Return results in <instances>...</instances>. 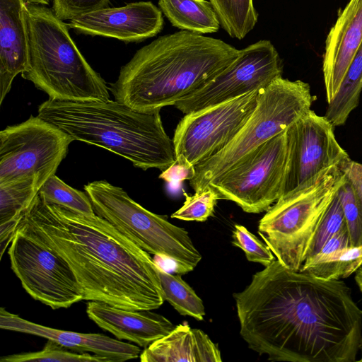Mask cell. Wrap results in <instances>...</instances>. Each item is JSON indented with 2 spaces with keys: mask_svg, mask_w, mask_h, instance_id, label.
<instances>
[{
  "mask_svg": "<svg viewBox=\"0 0 362 362\" xmlns=\"http://www.w3.org/2000/svg\"><path fill=\"white\" fill-rule=\"evenodd\" d=\"M240 334L270 361L354 362L362 310L341 280H324L277 259L233 294Z\"/></svg>",
  "mask_w": 362,
  "mask_h": 362,
  "instance_id": "obj_1",
  "label": "cell"
},
{
  "mask_svg": "<svg viewBox=\"0 0 362 362\" xmlns=\"http://www.w3.org/2000/svg\"><path fill=\"white\" fill-rule=\"evenodd\" d=\"M18 228L68 262L85 300L131 310H153L165 300L156 261L96 214L48 203L38 192Z\"/></svg>",
  "mask_w": 362,
  "mask_h": 362,
  "instance_id": "obj_2",
  "label": "cell"
},
{
  "mask_svg": "<svg viewBox=\"0 0 362 362\" xmlns=\"http://www.w3.org/2000/svg\"><path fill=\"white\" fill-rule=\"evenodd\" d=\"M240 51L221 40L180 30L139 49L108 88L115 100L135 110H160L201 89Z\"/></svg>",
  "mask_w": 362,
  "mask_h": 362,
  "instance_id": "obj_3",
  "label": "cell"
},
{
  "mask_svg": "<svg viewBox=\"0 0 362 362\" xmlns=\"http://www.w3.org/2000/svg\"><path fill=\"white\" fill-rule=\"evenodd\" d=\"M160 110L140 112L115 100L69 101L48 99L37 116L74 141L110 151L134 166L161 172L176 160L173 140L166 134Z\"/></svg>",
  "mask_w": 362,
  "mask_h": 362,
  "instance_id": "obj_4",
  "label": "cell"
},
{
  "mask_svg": "<svg viewBox=\"0 0 362 362\" xmlns=\"http://www.w3.org/2000/svg\"><path fill=\"white\" fill-rule=\"evenodd\" d=\"M29 62L23 78L49 99L106 101L109 88L93 69L69 35L68 25L52 9L25 3Z\"/></svg>",
  "mask_w": 362,
  "mask_h": 362,
  "instance_id": "obj_5",
  "label": "cell"
},
{
  "mask_svg": "<svg viewBox=\"0 0 362 362\" xmlns=\"http://www.w3.org/2000/svg\"><path fill=\"white\" fill-rule=\"evenodd\" d=\"M316 96L300 80L279 76L259 91L257 106L233 139L221 151L195 166L189 180L194 192L209 185L259 146L286 130L311 110Z\"/></svg>",
  "mask_w": 362,
  "mask_h": 362,
  "instance_id": "obj_6",
  "label": "cell"
},
{
  "mask_svg": "<svg viewBox=\"0 0 362 362\" xmlns=\"http://www.w3.org/2000/svg\"><path fill=\"white\" fill-rule=\"evenodd\" d=\"M95 213L105 218L143 250L173 265V272H192L202 259L188 232L134 201L121 187L105 180L84 186Z\"/></svg>",
  "mask_w": 362,
  "mask_h": 362,
  "instance_id": "obj_7",
  "label": "cell"
},
{
  "mask_svg": "<svg viewBox=\"0 0 362 362\" xmlns=\"http://www.w3.org/2000/svg\"><path fill=\"white\" fill-rule=\"evenodd\" d=\"M339 164L322 171L303 188L279 198L259 222V235L276 259L290 269L300 270L325 211L346 180Z\"/></svg>",
  "mask_w": 362,
  "mask_h": 362,
  "instance_id": "obj_8",
  "label": "cell"
},
{
  "mask_svg": "<svg viewBox=\"0 0 362 362\" xmlns=\"http://www.w3.org/2000/svg\"><path fill=\"white\" fill-rule=\"evenodd\" d=\"M286 130L272 138L214 180L221 195L245 212L267 211L281 197L286 168Z\"/></svg>",
  "mask_w": 362,
  "mask_h": 362,
  "instance_id": "obj_9",
  "label": "cell"
},
{
  "mask_svg": "<svg viewBox=\"0 0 362 362\" xmlns=\"http://www.w3.org/2000/svg\"><path fill=\"white\" fill-rule=\"evenodd\" d=\"M74 139L38 116L0 132V185L54 175Z\"/></svg>",
  "mask_w": 362,
  "mask_h": 362,
  "instance_id": "obj_10",
  "label": "cell"
},
{
  "mask_svg": "<svg viewBox=\"0 0 362 362\" xmlns=\"http://www.w3.org/2000/svg\"><path fill=\"white\" fill-rule=\"evenodd\" d=\"M8 254L13 272L35 300L54 310L83 300L82 288L68 262L34 236L18 228Z\"/></svg>",
  "mask_w": 362,
  "mask_h": 362,
  "instance_id": "obj_11",
  "label": "cell"
},
{
  "mask_svg": "<svg viewBox=\"0 0 362 362\" xmlns=\"http://www.w3.org/2000/svg\"><path fill=\"white\" fill-rule=\"evenodd\" d=\"M282 71L276 49L269 40H262L240 49L228 67L175 106L185 115L197 112L260 90L282 76Z\"/></svg>",
  "mask_w": 362,
  "mask_h": 362,
  "instance_id": "obj_12",
  "label": "cell"
},
{
  "mask_svg": "<svg viewBox=\"0 0 362 362\" xmlns=\"http://www.w3.org/2000/svg\"><path fill=\"white\" fill-rule=\"evenodd\" d=\"M259 91L185 115L173 139L176 156L196 166L221 151L252 114Z\"/></svg>",
  "mask_w": 362,
  "mask_h": 362,
  "instance_id": "obj_13",
  "label": "cell"
},
{
  "mask_svg": "<svg viewBox=\"0 0 362 362\" xmlns=\"http://www.w3.org/2000/svg\"><path fill=\"white\" fill-rule=\"evenodd\" d=\"M334 127L325 116L311 110L286 129L288 157L280 198L303 188L349 157L337 142Z\"/></svg>",
  "mask_w": 362,
  "mask_h": 362,
  "instance_id": "obj_14",
  "label": "cell"
},
{
  "mask_svg": "<svg viewBox=\"0 0 362 362\" xmlns=\"http://www.w3.org/2000/svg\"><path fill=\"white\" fill-rule=\"evenodd\" d=\"M162 11L151 1L104 8L70 21L68 27L90 35H100L124 42L144 40L163 28Z\"/></svg>",
  "mask_w": 362,
  "mask_h": 362,
  "instance_id": "obj_15",
  "label": "cell"
},
{
  "mask_svg": "<svg viewBox=\"0 0 362 362\" xmlns=\"http://www.w3.org/2000/svg\"><path fill=\"white\" fill-rule=\"evenodd\" d=\"M362 44V0H349L338 11L323 54L322 71L327 103H330Z\"/></svg>",
  "mask_w": 362,
  "mask_h": 362,
  "instance_id": "obj_16",
  "label": "cell"
},
{
  "mask_svg": "<svg viewBox=\"0 0 362 362\" xmlns=\"http://www.w3.org/2000/svg\"><path fill=\"white\" fill-rule=\"evenodd\" d=\"M0 328L35 335L52 340L71 351L91 353L107 358L110 362H124L138 358L139 346L95 333H79L46 327L28 321L1 307Z\"/></svg>",
  "mask_w": 362,
  "mask_h": 362,
  "instance_id": "obj_17",
  "label": "cell"
},
{
  "mask_svg": "<svg viewBox=\"0 0 362 362\" xmlns=\"http://www.w3.org/2000/svg\"><path fill=\"white\" fill-rule=\"evenodd\" d=\"M151 310H125L100 301H90L86 307L88 317L98 327L119 340L144 348L168 334L176 326Z\"/></svg>",
  "mask_w": 362,
  "mask_h": 362,
  "instance_id": "obj_18",
  "label": "cell"
},
{
  "mask_svg": "<svg viewBox=\"0 0 362 362\" xmlns=\"http://www.w3.org/2000/svg\"><path fill=\"white\" fill-rule=\"evenodd\" d=\"M24 0H0V104L14 78L26 71L29 39Z\"/></svg>",
  "mask_w": 362,
  "mask_h": 362,
  "instance_id": "obj_19",
  "label": "cell"
},
{
  "mask_svg": "<svg viewBox=\"0 0 362 362\" xmlns=\"http://www.w3.org/2000/svg\"><path fill=\"white\" fill-rule=\"evenodd\" d=\"M141 362H221L218 346L202 330L180 324L144 348Z\"/></svg>",
  "mask_w": 362,
  "mask_h": 362,
  "instance_id": "obj_20",
  "label": "cell"
},
{
  "mask_svg": "<svg viewBox=\"0 0 362 362\" xmlns=\"http://www.w3.org/2000/svg\"><path fill=\"white\" fill-rule=\"evenodd\" d=\"M158 5L171 24L197 34L216 33L220 21L211 3L207 0H158Z\"/></svg>",
  "mask_w": 362,
  "mask_h": 362,
  "instance_id": "obj_21",
  "label": "cell"
},
{
  "mask_svg": "<svg viewBox=\"0 0 362 362\" xmlns=\"http://www.w3.org/2000/svg\"><path fill=\"white\" fill-rule=\"evenodd\" d=\"M362 92V44L352 60L339 90L327 103L325 117L334 126L344 125L359 104Z\"/></svg>",
  "mask_w": 362,
  "mask_h": 362,
  "instance_id": "obj_22",
  "label": "cell"
},
{
  "mask_svg": "<svg viewBox=\"0 0 362 362\" xmlns=\"http://www.w3.org/2000/svg\"><path fill=\"white\" fill-rule=\"evenodd\" d=\"M362 266V246L348 247L307 258L300 270L324 280L347 278Z\"/></svg>",
  "mask_w": 362,
  "mask_h": 362,
  "instance_id": "obj_23",
  "label": "cell"
},
{
  "mask_svg": "<svg viewBox=\"0 0 362 362\" xmlns=\"http://www.w3.org/2000/svg\"><path fill=\"white\" fill-rule=\"evenodd\" d=\"M156 264L165 300L180 314L202 320L205 315L202 300L181 278L180 274H172L158 263Z\"/></svg>",
  "mask_w": 362,
  "mask_h": 362,
  "instance_id": "obj_24",
  "label": "cell"
},
{
  "mask_svg": "<svg viewBox=\"0 0 362 362\" xmlns=\"http://www.w3.org/2000/svg\"><path fill=\"white\" fill-rule=\"evenodd\" d=\"M222 28L233 38L243 40L255 26L258 13L253 0H209Z\"/></svg>",
  "mask_w": 362,
  "mask_h": 362,
  "instance_id": "obj_25",
  "label": "cell"
},
{
  "mask_svg": "<svg viewBox=\"0 0 362 362\" xmlns=\"http://www.w3.org/2000/svg\"><path fill=\"white\" fill-rule=\"evenodd\" d=\"M41 186L38 176L0 185V223L22 218Z\"/></svg>",
  "mask_w": 362,
  "mask_h": 362,
  "instance_id": "obj_26",
  "label": "cell"
},
{
  "mask_svg": "<svg viewBox=\"0 0 362 362\" xmlns=\"http://www.w3.org/2000/svg\"><path fill=\"white\" fill-rule=\"evenodd\" d=\"M39 193L48 203L59 205L77 213L95 214L86 192L70 187L55 174L44 182Z\"/></svg>",
  "mask_w": 362,
  "mask_h": 362,
  "instance_id": "obj_27",
  "label": "cell"
},
{
  "mask_svg": "<svg viewBox=\"0 0 362 362\" xmlns=\"http://www.w3.org/2000/svg\"><path fill=\"white\" fill-rule=\"evenodd\" d=\"M71 349L47 339L43 349L35 352L2 356L1 362H110L104 356L91 353L70 351Z\"/></svg>",
  "mask_w": 362,
  "mask_h": 362,
  "instance_id": "obj_28",
  "label": "cell"
},
{
  "mask_svg": "<svg viewBox=\"0 0 362 362\" xmlns=\"http://www.w3.org/2000/svg\"><path fill=\"white\" fill-rule=\"evenodd\" d=\"M185 200L182 206L171 217L183 221L203 222L213 216L217 201L221 199L218 192L211 185L194 192L193 195L183 192Z\"/></svg>",
  "mask_w": 362,
  "mask_h": 362,
  "instance_id": "obj_29",
  "label": "cell"
},
{
  "mask_svg": "<svg viewBox=\"0 0 362 362\" xmlns=\"http://www.w3.org/2000/svg\"><path fill=\"white\" fill-rule=\"evenodd\" d=\"M345 226V217L337 191L312 238L305 255V259L318 254L325 244Z\"/></svg>",
  "mask_w": 362,
  "mask_h": 362,
  "instance_id": "obj_30",
  "label": "cell"
},
{
  "mask_svg": "<svg viewBox=\"0 0 362 362\" xmlns=\"http://www.w3.org/2000/svg\"><path fill=\"white\" fill-rule=\"evenodd\" d=\"M346 178V177H345ZM351 247L362 246V204L346 179L338 190Z\"/></svg>",
  "mask_w": 362,
  "mask_h": 362,
  "instance_id": "obj_31",
  "label": "cell"
},
{
  "mask_svg": "<svg viewBox=\"0 0 362 362\" xmlns=\"http://www.w3.org/2000/svg\"><path fill=\"white\" fill-rule=\"evenodd\" d=\"M232 243L244 251L250 262H258L267 267L275 259L273 252L266 243H263L242 225L234 226Z\"/></svg>",
  "mask_w": 362,
  "mask_h": 362,
  "instance_id": "obj_32",
  "label": "cell"
},
{
  "mask_svg": "<svg viewBox=\"0 0 362 362\" xmlns=\"http://www.w3.org/2000/svg\"><path fill=\"white\" fill-rule=\"evenodd\" d=\"M109 0H53V11L62 21L106 8Z\"/></svg>",
  "mask_w": 362,
  "mask_h": 362,
  "instance_id": "obj_33",
  "label": "cell"
},
{
  "mask_svg": "<svg viewBox=\"0 0 362 362\" xmlns=\"http://www.w3.org/2000/svg\"><path fill=\"white\" fill-rule=\"evenodd\" d=\"M195 174V166L191 164L185 157L178 156L170 166L162 171L159 178L168 184L175 185L187 180H192Z\"/></svg>",
  "mask_w": 362,
  "mask_h": 362,
  "instance_id": "obj_34",
  "label": "cell"
},
{
  "mask_svg": "<svg viewBox=\"0 0 362 362\" xmlns=\"http://www.w3.org/2000/svg\"><path fill=\"white\" fill-rule=\"evenodd\" d=\"M339 166L362 204V164L349 157L339 163Z\"/></svg>",
  "mask_w": 362,
  "mask_h": 362,
  "instance_id": "obj_35",
  "label": "cell"
},
{
  "mask_svg": "<svg viewBox=\"0 0 362 362\" xmlns=\"http://www.w3.org/2000/svg\"><path fill=\"white\" fill-rule=\"evenodd\" d=\"M21 219V218H14L0 223L1 258H2L6 247L11 243L16 233Z\"/></svg>",
  "mask_w": 362,
  "mask_h": 362,
  "instance_id": "obj_36",
  "label": "cell"
},
{
  "mask_svg": "<svg viewBox=\"0 0 362 362\" xmlns=\"http://www.w3.org/2000/svg\"><path fill=\"white\" fill-rule=\"evenodd\" d=\"M350 246V239L346 225L325 244L319 253H328Z\"/></svg>",
  "mask_w": 362,
  "mask_h": 362,
  "instance_id": "obj_37",
  "label": "cell"
},
{
  "mask_svg": "<svg viewBox=\"0 0 362 362\" xmlns=\"http://www.w3.org/2000/svg\"><path fill=\"white\" fill-rule=\"evenodd\" d=\"M354 279L361 293H362V266L356 271Z\"/></svg>",
  "mask_w": 362,
  "mask_h": 362,
  "instance_id": "obj_38",
  "label": "cell"
},
{
  "mask_svg": "<svg viewBox=\"0 0 362 362\" xmlns=\"http://www.w3.org/2000/svg\"><path fill=\"white\" fill-rule=\"evenodd\" d=\"M26 3L37 5H47L49 4L51 0H24Z\"/></svg>",
  "mask_w": 362,
  "mask_h": 362,
  "instance_id": "obj_39",
  "label": "cell"
},
{
  "mask_svg": "<svg viewBox=\"0 0 362 362\" xmlns=\"http://www.w3.org/2000/svg\"><path fill=\"white\" fill-rule=\"evenodd\" d=\"M361 353H362V344H361ZM358 361H361L362 362V354H361V358L358 360Z\"/></svg>",
  "mask_w": 362,
  "mask_h": 362,
  "instance_id": "obj_40",
  "label": "cell"
}]
</instances>
